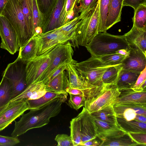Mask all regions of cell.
<instances>
[{
	"mask_svg": "<svg viewBox=\"0 0 146 146\" xmlns=\"http://www.w3.org/2000/svg\"><path fill=\"white\" fill-rule=\"evenodd\" d=\"M120 91L115 85L103 84L89 91L85 96L84 107L90 113L115 103Z\"/></svg>",
	"mask_w": 146,
	"mask_h": 146,
	"instance_id": "2",
	"label": "cell"
},
{
	"mask_svg": "<svg viewBox=\"0 0 146 146\" xmlns=\"http://www.w3.org/2000/svg\"><path fill=\"white\" fill-rule=\"evenodd\" d=\"M122 68L121 64L109 67L103 75L102 78L103 84L116 85L119 74Z\"/></svg>",
	"mask_w": 146,
	"mask_h": 146,
	"instance_id": "32",
	"label": "cell"
},
{
	"mask_svg": "<svg viewBox=\"0 0 146 146\" xmlns=\"http://www.w3.org/2000/svg\"><path fill=\"white\" fill-rule=\"evenodd\" d=\"M19 0V2H20V1H21V0Z\"/></svg>",
	"mask_w": 146,
	"mask_h": 146,
	"instance_id": "53",
	"label": "cell"
},
{
	"mask_svg": "<svg viewBox=\"0 0 146 146\" xmlns=\"http://www.w3.org/2000/svg\"><path fill=\"white\" fill-rule=\"evenodd\" d=\"M146 68L141 73L135 83L130 89L134 91L141 92L146 90Z\"/></svg>",
	"mask_w": 146,
	"mask_h": 146,
	"instance_id": "39",
	"label": "cell"
},
{
	"mask_svg": "<svg viewBox=\"0 0 146 146\" xmlns=\"http://www.w3.org/2000/svg\"><path fill=\"white\" fill-rule=\"evenodd\" d=\"M131 138L139 145L146 146V133L127 132Z\"/></svg>",
	"mask_w": 146,
	"mask_h": 146,
	"instance_id": "43",
	"label": "cell"
},
{
	"mask_svg": "<svg viewBox=\"0 0 146 146\" xmlns=\"http://www.w3.org/2000/svg\"><path fill=\"white\" fill-rule=\"evenodd\" d=\"M73 63L80 75L92 85L98 86L103 84V75L111 66L106 64L98 57L93 56L79 62L74 60Z\"/></svg>",
	"mask_w": 146,
	"mask_h": 146,
	"instance_id": "6",
	"label": "cell"
},
{
	"mask_svg": "<svg viewBox=\"0 0 146 146\" xmlns=\"http://www.w3.org/2000/svg\"><path fill=\"white\" fill-rule=\"evenodd\" d=\"M78 5V0H77L73 8L67 15L64 25L79 15L80 13Z\"/></svg>",
	"mask_w": 146,
	"mask_h": 146,
	"instance_id": "45",
	"label": "cell"
},
{
	"mask_svg": "<svg viewBox=\"0 0 146 146\" xmlns=\"http://www.w3.org/2000/svg\"><path fill=\"white\" fill-rule=\"evenodd\" d=\"M65 70L62 71L56 76L45 84L47 91L65 92L68 87V78Z\"/></svg>",
	"mask_w": 146,
	"mask_h": 146,
	"instance_id": "24",
	"label": "cell"
},
{
	"mask_svg": "<svg viewBox=\"0 0 146 146\" xmlns=\"http://www.w3.org/2000/svg\"><path fill=\"white\" fill-rule=\"evenodd\" d=\"M27 62L18 57L14 62L8 65L3 72V76L7 78L11 84L12 99L27 86L26 71Z\"/></svg>",
	"mask_w": 146,
	"mask_h": 146,
	"instance_id": "8",
	"label": "cell"
},
{
	"mask_svg": "<svg viewBox=\"0 0 146 146\" xmlns=\"http://www.w3.org/2000/svg\"><path fill=\"white\" fill-rule=\"evenodd\" d=\"M9 103V102L7 105L0 108V114L7 107Z\"/></svg>",
	"mask_w": 146,
	"mask_h": 146,
	"instance_id": "52",
	"label": "cell"
},
{
	"mask_svg": "<svg viewBox=\"0 0 146 146\" xmlns=\"http://www.w3.org/2000/svg\"><path fill=\"white\" fill-rule=\"evenodd\" d=\"M12 99L11 84L7 78L3 76L0 83V108L7 105Z\"/></svg>",
	"mask_w": 146,
	"mask_h": 146,
	"instance_id": "31",
	"label": "cell"
},
{
	"mask_svg": "<svg viewBox=\"0 0 146 146\" xmlns=\"http://www.w3.org/2000/svg\"><path fill=\"white\" fill-rule=\"evenodd\" d=\"M15 29L17 34L20 48L23 46L33 36L29 32L18 0H9L1 14Z\"/></svg>",
	"mask_w": 146,
	"mask_h": 146,
	"instance_id": "5",
	"label": "cell"
},
{
	"mask_svg": "<svg viewBox=\"0 0 146 146\" xmlns=\"http://www.w3.org/2000/svg\"><path fill=\"white\" fill-rule=\"evenodd\" d=\"M37 35L39 38L38 56L43 54L58 44L68 42H71L72 46L76 47L75 34L65 32L60 27Z\"/></svg>",
	"mask_w": 146,
	"mask_h": 146,
	"instance_id": "9",
	"label": "cell"
},
{
	"mask_svg": "<svg viewBox=\"0 0 146 146\" xmlns=\"http://www.w3.org/2000/svg\"><path fill=\"white\" fill-rule=\"evenodd\" d=\"M120 91V94L115 104L129 103L146 104V90L137 92L131 89H128Z\"/></svg>",
	"mask_w": 146,
	"mask_h": 146,
	"instance_id": "19",
	"label": "cell"
},
{
	"mask_svg": "<svg viewBox=\"0 0 146 146\" xmlns=\"http://www.w3.org/2000/svg\"><path fill=\"white\" fill-rule=\"evenodd\" d=\"M123 0H109L108 14L105 25V31L121 20Z\"/></svg>",
	"mask_w": 146,
	"mask_h": 146,
	"instance_id": "20",
	"label": "cell"
},
{
	"mask_svg": "<svg viewBox=\"0 0 146 146\" xmlns=\"http://www.w3.org/2000/svg\"><path fill=\"white\" fill-rule=\"evenodd\" d=\"M0 47L14 54L19 50L20 46L17 33L12 25L4 16L0 14Z\"/></svg>",
	"mask_w": 146,
	"mask_h": 146,
	"instance_id": "11",
	"label": "cell"
},
{
	"mask_svg": "<svg viewBox=\"0 0 146 146\" xmlns=\"http://www.w3.org/2000/svg\"><path fill=\"white\" fill-rule=\"evenodd\" d=\"M57 1V0H36L42 20V28L51 13Z\"/></svg>",
	"mask_w": 146,
	"mask_h": 146,
	"instance_id": "33",
	"label": "cell"
},
{
	"mask_svg": "<svg viewBox=\"0 0 146 146\" xmlns=\"http://www.w3.org/2000/svg\"><path fill=\"white\" fill-rule=\"evenodd\" d=\"M28 110L29 108L27 99H22L11 101L0 114V132Z\"/></svg>",
	"mask_w": 146,
	"mask_h": 146,
	"instance_id": "12",
	"label": "cell"
},
{
	"mask_svg": "<svg viewBox=\"0 0 146 146\" xmlns=\"http://www.w3.org/2000/svg\"><path fill=\"white\" fill-rule=\"evenodd\" d=\"M99 0L96 7L91 8L81 15L75 30L76 44L86 47L98 33Z\"/></svg>",
	"mask_w": 146,
	"mask_h": 146,
	"instance_id": "4",
	"label": "cell"
},
{
	"mask_svg": "<svg viewBox=\"0 0 146 146\" xmlns=\"http://www.w3.org/2000/svg\"><path fill=\"white\" fill-rule=\"evenodd\" d=\"M146 3V0H123V7L130 6L135 9L139 5Z\"/></svg>",
	"mask_w": 146,
	"mask_h": 146,
	"instance_id": "47",
	"label": "cell"
},
{
	"mask_svg": "<svg viewBox=\"0 0 146 146\" xmlns=\"http://www.w3.org/2000/svg\"><path fill=\"white\" fill-rule=\"evenodd\" d=\"M47 91L45 84L42 81L33 83L27 86L24 90L11 101L22 99L35 100L43 96Z\"/></svg>",
	"mask_w": 146,
	"mask_h": 146,
	"instance_id": "21",
	"label": "cell"
},
{
	"mask_svg": "<svg viewBox=\"0 0 146 146\" xmlns=\"http://www.w3.org/2000/svg\"><path fill=\"white\" fill-rule=\"evenodd\" d=\"M126 56L115 53L97 57L107 65L112 66L121 64Z\"/></svg>",
	"mask_w": 146,
	"mask_h": 146,
	"instance_id": "37",
	"label": "cell"
},
{
	"mask_svg": "<svg viewBox=\"0 0 146 146\" xmlns=\"http://www.w3.org/2000/svg\"><path fill=\"white\" fill-rule=\"evenodd\" d=\"M121 66L123 69L140 73L146 68V54L140 50L129 48V54Z\"/></svg>",
	"mask_w": 146,
	"mask_h": 146,
	"instance_id": "13",
	"label": "cell"
},
{
	"mask_svg": "<svg viewBox=\"0 0 146 146\" xmlns=\"http://www.w3.org/2000/svg\"><path fill=\"white\" fill-rule=\"evenodd\" d=\"M113 105L109 106L91 114L94 118L119 126L117 122L116 115L113 109Z\"/></svg>",
	"mask_w": 146,
	"mask_h": 146,
	"instance_id": "28",
	"label": "cell"
},
{
	"mask_svg": "<svg viewBox=\"0 0 146 146\" xmlns=\"http://www.w3.org/2000/svg\"><path fill=\"white\" fill-rule=\"evenodd\" d=\"M109 0H99V17L98 33L106 32L105 25L108 14Z\"/></svg>",
	"mask_w": 146,
	"mask_h": 146,
	"instance_id": "35",
	"label": "cell"
},
{
	"mask_svg": "<svg viewBox=\"0 0 146 146\" xmlns=\"http://www.w3.org/2000/svg\"><path fill=\"white\" fill-rule=\"evenodd\" d=\"M69 95L70 98L68 104L71 108L77 110L82 106H84L85 100L84 96L80 94H70Z\"/></svg>",
	"mask_w": 146,
	"mask_h": 146,
	"instance_id": "38",
	"label": "cell"
},
{
	"mask_svg": "<svg viewBox=\"0 0 146 146\" xmlns=\"http://www.w3.org/2000/svg\"><path fill=\"white\" fill-rule=\"evenodd\" d=\"M98 0H79L78 7L80 13L97 3Z\"/></svg>",
	"mask_w": 146,
	"mask_h": 146,
	"instance_id": "46",
	"label": "cell"
},
{
	"mask_svg": "<svg viewBox=\"0 0 146 146\" xmlns=\"http://www.w3.org/2000/svg\"><path fill=\"white\" fill-rule=\"evenodd\" d=\"M9 0H0V14H1L7 2Z\"/></svg>",
	"mask_w": 146,
	"mask_h": 146,
	"instance_id": "51",
	"label": "cell"
},
{
	"mask_svg": "<svg viewBox=\"0 0 146 146\" xmlns=\"http://www.w3.org/2000/svg\"><path fill=\"white\" fill-rule=\"evenodd\" d=\"M113 108L117 117L127 121L134 120L137 114L146 117V104H114Z\"/></svg>",
	"mask_w": 146,
	"mask_h": 146,
	"instance_id": "15",
	"label": "cell"
},
{
	"mask_svg": "<svg viewBox=\"0 0 146 146\" xmlns=\"http://www.w3.org/2000/svg\"><path fill=\"white\" fill-rule=\"evenodd\" d=\"M86 47L91 56L95 57L115 53L121 49L129 48L124 35H114L106 32L98 33Z\"/></svg>",
	"mask_w": 146,
	"mask_h": 146,
	"instance_id": "3",
	"label": "cell"
},
{
	"mask_svg": "<svg viewBox=\"0 0 146 146\" xmlns=\"http://www.w3.org/2000/svg\"><path fill=\"white\" fill-rule=\"evenodd\" d=\"M50 61L47 51L27 62L26 68L27 86L40 81L42 76L50 65Z\"/></svg>",
	"mask_w": 146,
	"mask_h": 146,
	"instance_id": "10",
	"label": "cell"
},
{
	"mask_svg": "<svg viewBox=\"0 0 146 146\" xmlns=\"http://www.w3.org/2000/svg\"><path fill=\"white\" fill-rule=\"evenodd\" d=\"M67 99V98L57 99L38 109L31 110L28 113L23 114L18 121H15L11 136L17 137L31 129L47 124L51 118L59 113L62 104Z\"/></svg>",
	"mask_w": 146,
	"mask_h": 146,
	"instance_id": "1",
	"label": "cell"
},
{
	"mask_svg": "<svg viewBox=\"0 0 146 146\" xmlns=\"http://www.w3.org/2000/svg\"><path fill=\"white\" fill-rule=\"evenodd\" d=\"M70 137L73 146H78L82 142L81 131L79 119L77 116L70 121Z\"/></svg>",
	"mask_w": 146,
	"mask_h": 146,
	"instance_id": "36",
	"label": "cell"
},
{
	"mask_svg": "<svg viewBox=\"0 0 146 146\" xmlns=\"http://www.w3.org/2000/svg\"><path fill=\"white\" fill-rule=\"evenodd\" d=\"M100 146H136L139 145L127 133L101 141Z\"/></svg>",
	"mask_w": 146,
	"mask_h": 146,
	"instance_id": "27",
	"label": "cell"
},
{
	"mask_svg": "<svg viewBox=\"0 0 146 146\" xmlns=\"http://www.w3.org/2000/svg\"><path fill=\"white\" fill-rule=\"evenodd\" d=\"M39 38L34 36L23 46L19 49L18 57L28 62L38 56Z\"/></svg>",
	"mask_w": 146,
	"mask_h": 146,
	"instance_id": "23",
	"label": "cell"
},
{
	"mask_svg": "<svg viewBox=\"0 0 146 146\" xmlns=\"http://www.w3.org/2000/svg\"><path fill=\"white\" fill-rule=\"evenodd\" d=\"M71 43L58 44L48 51L50 63L42 76L40 81L45 84L53 73L61 66L72 62L74 51Z\"/></svg>",
	"mask_w": 146,
	"mask_h": 146,
	"instance_id": "7",
	"label": "cell"
},
{
	"mask_svg": "<svg viewBox=\"0 0 146 146\" xmlns=\"http://www.w3.org/2000/svg\"><path fill=\"white\" fill-rule=\"evenodd\" d=\"M64 0H57L47 20L42 28V33L53 30L61 26L60 22Z\"/></svg>",
	"mask_w": 146,
	"mask_h": 146,
	"instance_id": "22",
	"label": "cell"
},
{
	"mask_svg": "<svg viewBox=\"0 0 146 146\" xmlns=\"http://www.w3.org/2000/svg\"><path fill=\"white\" fill-rule=\"evenodd\" d=\"M22 10L29 30L34 35L32 0H21Z\"/></svg>",
	"mask_w": 146,
	"mask_h": 146,
	"instance_id": "30",
	"label": "cell"
},
{
	"mask_svg": "<svg viewBox=\"0 0 146 146\" xmlns=\"http://www.w3.org/2000/svg\"><path fill=\"white\" fill-rule=\"evenodd\" d=\"M77 0H64L63 7L60 18L61 26L63 25L66 17L74 6Z\"/></svg>",
	"mask_w": 146,
	"mask_h": 146,
	"instance_id": "40",
	"label": "cell"
},
{
	"mask_svg": "<svg viewBox=\"0 0 146 146\" xmlns=\"http://www.w3.org/2000/svg\"><path fill=\"white\" fill-rule=\"evenodd\" d=\"M119 126L127 132L146 133V123L133 120L127 121L117 117Z\"/></svg>",
	"mask_w": 146,
	"mask_h": 146,
	"instance_id": "29",
	"label": "cell"
},
{
	"mask_svg": "<svg viewBox=\"0 0 146 146\" xmlns=\"http://www.w3.org/2000/svg\"><path fill=\"white\" fill-rule=\"evenodd\" d=\"M17 137L4 136L0 135V146H13L19 143Z\"/></svg>",
	"mask_w": 146,
	"mask_h": 146,
	"instance_id": "44",
	"label": "cell"
},
{
	"mask_svg": "<svg viewBox=\"0 0 146 146\" xmlns=\"http://www.w3.org/2000/svg\"><path fill=\"white\" fill-rule=\"evenodd\" d=\"M68 93L47 91L42 96L37 99L27 100L29 110L38 109L57 99L67 98Z\"/></svg>",
	"mask_w": 146,
	"mask_h": 146,
	"instance_id": "25",
	"label": "cell"
},
{
	"mask_svg": "<svg viewBox=\"0 0 146 146\" xmlns=\"http://www.w3.org/2000/svg\"><path fill=\"white\" fill-rule=\"evenodd\" d=\"M140 73L122 69L116 86L119 91L130 89L135 83Z\"/></svg>",
	"mask_w": 146,
	"mask_h": 146,
	"instance_id": "26",
	"label": "cell"
},
{
	"mask_svg": "<svg viewBox=\"0 0 146 146\" xmlns=\"http://www.w3.org/2000/svg\"><path fill=\"white\" fill-rule=\"evenodd\" d=\"M133 26L138 28L146 29V3L140 5L134 10Z\"/></svg>",
	"mask_w": 146,
	"mask_h": 146,
	"instance_id": "34",
	"label": "cell"
},
{
	"mask_svg": "<svg viewBox=\"0 0 146 146\" xmlns=\"http://www.w3.org/2000/svg\"><path fill=\"white\" fill-rule=\"evenodd\" d=\"M96 139L81 142L78 146H100L101 142H99Z\"/></svg>",
	"mask_w": 146,
	"mask_h": 146,
	"instance_id": "49",
	"label": "cell"
},
{
	"mask_svg": "<svg viewBox=\"0 0 146 146\" xmlns=\"http://www.w3.org/2000/svg\"><path fill=\"white\" fill-rule=\"evenodd\" d=\"M94 120L97 127V137L101 141L127 133L118 126L96 118Z\"/></svg>",
	"mask_w": 146,
	"mask_h": 146,
	"instance_id": "18",
	"label": "cell"
},
{
	"mask_svg": "<svg viewBox=\"0 0 146 146\" xmlns=\"http://www.w3.org/2000/svg\"><path fill=\"white\" fill-rule=\"evenodd\" d=\"M32 5L34 31L35 29L37 27H40L42 28V20L38 9L36 0H32Z\"/></svg>",
	"mask_w": 146,
	"mask_h": 146,
	"instance_id": "41",
	"label": "cell"
},
{
	"mask_svg": "<svg viewBox=\"0 0 146 146\" xmlns=\"http://www.w3.org/2000/svg\"><path fill=\"white\" fill-rule=\"evenodd\" d=\"M134 120L141 122L146 123V117L137 114Z\"/></svg>",
	"mask_w": 146,
	"mask_h": 146,
	"instance_id": "50",
	"label": "cell"
},
{
	"mask_svg": "<svg viewBox=\"0 0 146 146\" xmlns=\"http://www.w3.org/2000/svg\"><path fill=\"white\" fill-rule=\"evenodd\" d=\"M124 35L129 48L140 50L146 54V29H139L133 26Z\"/></svg>",
	"mask_w": 146,
	"mask_h": 146,
	"instance_id": "16",
	"label": "cell"
},
{
	"mask_svg": "<svg viewBox=\"0 0 146 146\" xmlns=\"http://www.w3.org/2000/svg\"><path fill=\"white\" fill-rule=\"evenodd\" d=\"M57 146H73L70 136L66 134H58L54 139Z\"/></svg>",
	"mask_w": 146,
	"mask_h": 146,
	"instance_id": "42",
	"label": "cell"
},
{
	"mask_svg": "<svg viewBox=\"0 0 146 146\" xmlns=\"http://www.w3.org/2000/svg\"><path fill=\"white\" fill-rule=\"evenodd\" d=\"M77 116L80 122L82 142L96 138L97 127L92 114L84 107Z\"/></svg>",
	"mask_w": 146,
	"mask_h": 146,
	"instance_id": "14",
	"label": "cell"
},
{
	"mask_svg": "<svg viewBox=\"0 0 146 146\" xmlns=\"http://www.w3.org/2000/svg\"><path fill=\"white\" fill-rule=\"evenodd\" d=\"M74 60L68 63L66 66L65 70L68 78V87L84 90L95 86L90 84L79 74L73 64Z\"/></svg>",
	"mask_w": 146,
	"mask_h": 146,
	"instance_id": "17",
	"label": "cell"
},
{
	"mask_svg": "<svg viewBox=\"0 0 146 146\" xmlns=\"http://www.w3.org/2000/svg\"><path fill=\"white\" fill-rule=\"evenodd\" d=\"M92 88L86 90H82L74 88L68 87L66 89V91L67 93L69 94H80L84 95L85 96V93Z\"/></svg>",
	"mask_w": 146,
	"mask_h": 146,
	"instance_id": "48",
	"label": "cell"
}]
</instances>
